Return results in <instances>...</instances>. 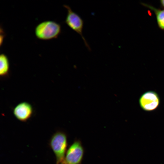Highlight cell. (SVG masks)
Listing matches in <instances>:
<instances>
[{
  "mask_svg": "<svg viewBox=\"0 0 164 164\" xmlns=\"http://www.w3.org/2000/svg\"><path fill=\"white\" fill-rule=\"evenodd\" d=\"M49 144L55 155L56 164H63L67 147L66 134L61 131L56 132L51 137Z\"/></svg>",
  "mask_w": 164,
  "mask_h": 164,
  "instance_id": "obj_1",
  "label": "cell"
},
{
  "mask_svg": "<svg viewBox=\"0 0 164 164\" xmlns=\"http://www.w3.org/2000/svg\"><path fill=\"white\" fill-rule=\"evenodd\" d=\"M61 32L60 25L52 21H46L40 23L36 26L35 30L37 38L43 40L56 38Z\"/></svg>",
  "mask_w": 164,
  "mask_h": 164,
  "instance_id": "obj_2",
  "label": "cell"
},
{
  "mask_svg": "<svg viewBox=\"0 0 164 164\" xmlns=\"http://www.w3.org/2000/svg\"><path fill=\"white\" fill-rule=\"evenodd\" d=\"M63 6L67 11L65 23L70 28L81 36L86 46L89 50H91V48L82 33L84 25L83 20L78 14L73 11L70 6L66 5Z\"/></svg>",
  "mask_w": 164,
  "mask_h": 164,
  "instance_id": "obj_3",
  "label": "cell"
},
{
  "mask_svg": "<svg viewBox=\"0 0 164 164\" xmlns=\"http://www.w3.org/2000/svg\"><path fill=\"white\" fill-rule=\"evenodd\" d=\"M84 152L81 141L75 140L67 151L63 164H81Z\"/></svg>",
  "mask_w": 164,
  "mask_h": 164,
  "instance_id": "obj_4",
  "label": "cell"
},
{
  "mask_svg": "<svg viewBox=\"0 0 164 164\" xmlns=\"http://www.w3.org/2000/svg\"><path fill=\"white\" fill-rule=\"evenodd\" d=\"M141 108L146 111H151L156 109L160 103V99L157 94L153 91L144 93L139 100Z\"/></svg>",
  "mask_w": 164,
  "mask_h": 164,
  "instance_id": "obj_5",
  "label": "cell"
},
{
  "mask_svg": "<svg viewBox=\"0 0 164 164\" xmlns=\"http://www.w3.org/2000/svg\"><path fill=\"white\" fill-rule=\"evenodd\" d=\"M33 109L31 105L28 102H24L17 105L13 110L15 117L20 121H27L32 116Z\"/></svg>",
  "mask_w": 164,
  "mask_h": 164,
  "instance_id": "obj_6",
  "label": "cell"
},
{
  "mask_svg": "<svg viewBox=\"0 0 164 164\" xmlns=\"http://www.w3.org/2000/svg\"><path fill=\"white\" fill-rule=\"evenodd\" d=\"M141 4L154 12L159 27L164 30V9L156 8L152 5L145 3L142 2Z\"/></svg>",
  "mask_w": 164,
  "mask_h": 164,
  "instance_id": "obj_7",
  "label": "cell"
},
{
  "mask_svg": "<svg viewBox=\"0 0 164 164\" xmlns=\"http://www.w3.org/2000/svg\"><path fill=\"white\" fill-rule=\"evenodd\" d=\"M9 71V64L7 56L4 54L0 55V76L2 77H7Z\"/></svg>",
  "mask_w": 164,
  "mask_h": 164,
  "instance_id": "obj_8",
  "label": "cell"
},
{
  "mask_svg": "<svg viewBox=\"0 0 164 164\" xmlns=\"http://www.w3.org/2000/svg\"><path fill=\"white\" fill-rule=\"evenodd\" d=\"M160 3L161 6L164 8V0H160Z\"/></svg>",
  "mask_w": 164,
  "mask_h": 164,
  "instance_id": "obj_9",
  "label": "cell"
}]
</instances>
